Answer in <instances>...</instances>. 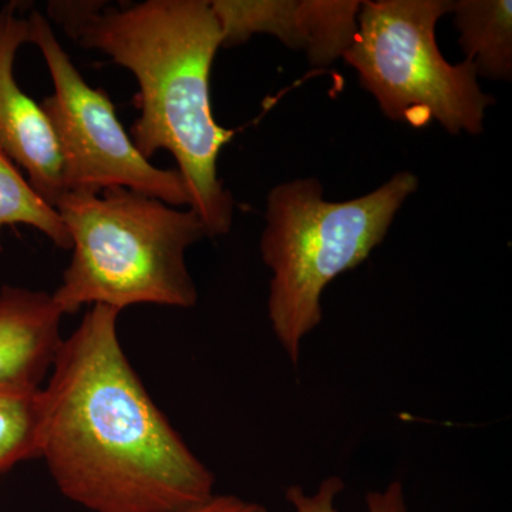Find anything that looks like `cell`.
Instances as JSON below:
<instances>
[{"label": "cell", "instance_id": "cell-1", "mask_svg": "<svg viewBox=\"0 0 512 512\" xmlns=\"http://www.w3.org/2000/svg\"><path fill=\"white\" fill-rule=\"evenodd\" d=\"M119 309L93 305L63 340L45 392L42 453L60 493L92 512H174L215 477L124 355Z\"/></svg>", "mask_w": 512, "mask_h": 512}, {"label": "cell", "instance_id": "cell-2", "mask_svg": "<svg viewBox=\"0 0 512 512\" xmlns=\"http://www.w3.org/2000/svg\"><path fill=\"white\" fill-rule=\"evenodd\" d=\"M47 20L133 73L140 116L131 140L147 160L168 151L208 237L227 235L235 202L217 164L235 131L212 113L211 70L222 36L210 0H53Z\"/></svg>", "mask_w": 512, "mask_h": 512}, {"label": "cell", "instance_id": "cell-3", "mask_svg": "<svg viewBox=\"0 0 512 512\" xmlns=\"http://www.w3.org/2000/svg\"><path fill=\"white\" fill-rule=\"evenodd\" d=\"M55 208L72 239V261L52 293L64 315L83 305L120 312L133 305H197L185 262L187 249L208 237L197 212L121 187L67 191Z\"/></svg>", "mask_w": 512, "mask_h": 512}, {"label": "cell", "instance_id": "cell-4", "mask_svg": "<svg viewBox=\"0 0 512 512\" xmlns=\"http://www.w3.org/2000/svg\"><path fill=\"white\" fill-rule=\"evenodd\" d=\"M417 187L419 178L404 171L348 201L326 200L316 178H296L269 191L261 238L262 259L272 272L268 318L293 366L303 340L322 322L325 289L382 244Z\"/></svg>", "mask_w": 512, "mask_h": 512}, {"label": "cell", "instance_id": "cell-5", "mask_svg": "<svg viewBox=\"0 0 512 512\" xmlns=\"http://www.w3.org/2000/svg\"><path fill=\"white\" fill-rule=\"evenodd\" d=\"M451 5V0H366L355 42L343 59L387 119L412 127L437 121L447 133L476 136L495 100L481 90L473 63L450 64L441 55L436 26Z\"/></svg>", "mask_w": 512, "mask_h": 512}, {"label": "cell", "instance_id": "cell-6", "mask_svg": "<svg viewBox=\"0 0 512 512\" xmlns=\"http://www.w3.org/2000/svg\"><path fill=\"white\" fill-rule=\"evenodd\" d=\"M29 20L30 43L45 57L55 87L40 106L55 136L64 192L100 194L121 187L171 207H190V195L178 171L156 167L137 150L109 94L84 80L46 16L33 10Z\"/></svg>", "mask_w": 512, "mask_h": 512}, {"label": "cell", "instance_id": "cell-7", "mask_svg": "<svg viewBox=\"0 0 512 512\" xmlns=\"http://www.w3.org/2000/svg\"><path fill=\"white\" fill-rule=\"evenodd\" d=\"M18 3L0 9V148L39 192L56 207L64 194L62 163L52 127L42 106L20 89L15 60L30 43V20L18 13Z\"/></svg>", "mask_w": 512, "mask_h": 512}, {"label": "cell", "instance_id": "cell-8", "mask_svg": "<svg viewBox=\"0 0 512 512\" xmlns=\"http://www.w3.org/2000/svg\"><path fill=\"white\" fill-rule=\"evenodd\" d=\"M63 316L50 293L0 289V392L40 389L62 349Z\"/></svg>", "mask_w": 512, "mask_h": 512}, {"label": "cell", "instance_id": "cell-9", "mask_svg": "<svg viewBox=\"0 0 512 512\" xmlns=\"http://www.w3.org/2000/svg\"><path fill=\"white\" fill-rule=\"evenodd\" d=\"M460 45L478 76L512 77L511 0H457L451 5Z\"/></svg>", "mask_w": 512, "mask_h": 512}, {"label": "cell", "instance_id": "cell-10", "mask_svg": "<svg viewBox=\"0 0 512 512\" xmlns=\"http://www.w3.org/2000/svg\"><path fill=\"white\" fill-rule=\"evenodd\" d=\"M222 47L247 43L255 35L278 37L291 49L305 52L302 0H212Z\"/></svg>", "mask_w": 512, "mask_h": 512}, {"label": "cell", "instance_id": "cell-11", "mask_svg": "<svg viewBox=\"0 0 512 512\" xmlns=\"http://www.w3.org/2000/svg\"><path fill=\"white\" fill-rule=\"evenodd\" d=\"M16 225L37 229L57 248H72L59 212L40 197L15 161L0 148V231Z\"/></svg>", "mask_w": 512, "mask_h": 512}, {"label": "cell", "instance_id": "cell-12", "mask_svg": "<svg viewBox=\"0 0 512 512\" xmlns=\"http://www.w3.org/2000/svg\"><path fill=\"white\" fill-rule=\"evenodd\" d=\"M45 392H0V474L42 453Z\"/></svg>", "mask_w": 512, "mask_h": 512}, {"label": "cell", "instance_id": "cell-13", "mask_svg": "<svg viewBox=\"0 0 512 512\" xmlns=\"http://www.w3.org/2000/svg\"><path fill=\"white\" fill-rule=\"evenodd\" d=\"M306 49L313 67H328L355 42L359 0H302Z\"/></svg>", "mask_w": 512, "mask_h": 512}, {"label": "cell", "instance_id": "cell-14", "mask_svg": "<svg viewBox=\"0 0 512 512\" xmlns=\"http://www.w3.org/2000/svg\"><path fill=\"white\" fill-rule=\"evenodd\" d=\"M345 490V481L330 476L320 483L315 494H308L301 485L286 488V501L293 512H339L336 498ZM367 512H407L406 495L400 481H392L384 490L366 495Z\"/></svg>", "mask_w": 512, "mask_h": 512}, {"label": "cell", "instance_id": "cell-15", "mask_svg": "<svg viewBox=\"0 0 512 512\" xmlns=\"http://www.w3.org/2000/svg\"><path fill=\"white\" fill-rule=\"evenodd\" d=\"M174 512H269L265 505L244 500L237 495H212L204 503Z\"/></svg>", "mask_w": 512, "mask_h": 512}]
</instances>
